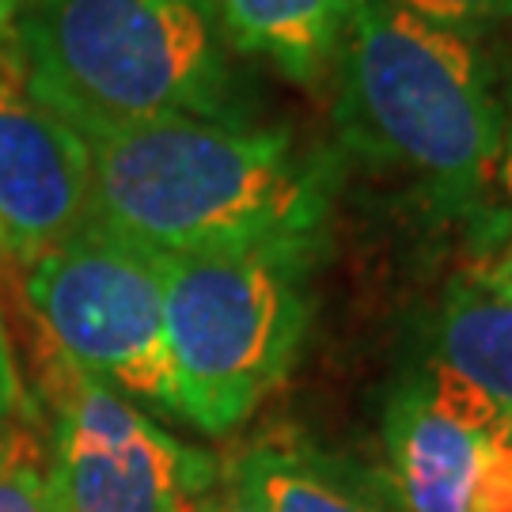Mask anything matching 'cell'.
<instances>
[{"label": "cell", "instance_id": "6da1fadb", "mask_svg": "<svg viewBox=\"0 0 512 512\" xmlns=\"http://www.w3.org/2000/svg\"><path fill=\"white\" fill-rule=\"evenodd\" d=\"M95 224L156 255L281 251L327 236L330 167L293 133L255 122L167 118L84 137Z\"/></svg>", "mask_w": 512, "mask_h": 512}, {"label": "cell", "instance_id": "7a4b0ae2", "mask_svg": "<svg viewBox=\"0 0 512 512\" xmlns=\"http://www.w3.org/2000/svg\"><path fill=\"white\" fill-rule=\"evenodd\" d=\"M338 126L357 152L418 179L448 213H478L494 194L497 76L463 31L395 0H349Z\"/></svg>", "mask_w": 512, "mask_h": 512}, {"label": "cell", "instance_id": "3957f363", "mask_svg": "<svg viewBox=\"0 0 512 512\" xmlns=\"http://www.w3.org/2000/svg\"><path fill=\"white\" fill-rule=\"evenodd\" d=\"M16 46L35 95L80 137L167 118L247 122L198 0H27Z\"/></svg>", "mask_w": 512, "mask_h": 512}, {"label": "cell", "instance_id": "277c9868", "mask_svg": "<svg viewBox=\"0 0 512 512\" xmlns=\"http://www.w3.org/2000/svg\"><path fill=\"white\" fill-rule=\"evenodd\" d=\"M179 418L228 437L293 372L308 338V262L281 251L160 255Z\"/></svg>", "mask_w": 512, "mask_h": 512}, {"label": "cell", "instance_id": "5b68a950", "mask_svg": "<svg viewBox=\"0 0 512 512\" xmlns=\"http://www.w3.org/2000/svg\"><path fill=\"white\" fill-rule=\"evenodd\" d=\"M27 300L57 357L133 406L179 418L156 251L92 220L27 266Z\"/></svg>", "mask_w": 512, "mask_h": 512}, {"label": "cell", "instance_id": "8992f818", "mask_svg": "<svg viewBox=\"0 0 512 512\" xmlns=\"http://www.w3.org/2000/svg\"><path fill=\"white\" fill-rule=\"evenodd\" d=\"M46 490L54 512H190L217 463L160 429L141 406L57 357Z\"/></svg>", "mask_w": 512, "mask_h": 512}, {"label": "cell", "instance_id": "52a82bcc", "mask_svg": "<svg viewBox=\"0 0 512 512\" xmlns=\"http://www.w3.org/2000/svg\"><path fill=\"white\" fill-rule=\"evenodd\" d=\"M403 512H512V414L452 368H425L387 410Z\"/></svg>", "mask_w": 512, "mask_h": 512}, {"label": "cell", "instance_id": "ba28073f", "mask_svg": "<svg viewBox=\"0 0 512 512\" xmlns=\"http://www.w3.org/2000/svg\"><path fill=\"white\" fill-rule=\"evenodd\" d=\"M92 220L88 141L35 95L16 31L0 35V258L27 270Z\"/></svg>", "mask_w": 512, "mask_h": 512}, {"label": "cell", "instance_id": "9c48e42d", "mask_svg": "<svg viewBox=\"0 0 512 512\" xmlns=\"http://www.w3.org/2000/svg\"><path fill=\"white\" fill-rule=\"evenodd\" d=\"M220 42L262 57L296 84H323L338 65L349 0H198Z\"/></svg>", "mask_w": 512, "mask_h": 512}, {"label": "cell", "instance_id": "30bf717a", "mask_svg": "<svg viewBox=\"0 0 512 512\" xmlns=\"http://www.w3.org/2000/svg\"><path fill=\"white\" fill-rule=\"evenodd\" d=\"M224 475L266 512H403L338 459L285 440L251 444Z\"/></svg>", "mask_w": 512, "mask_h": 512}, {"label": "cell", "instance_id": "8fae6325", "mask_svg": "<svg viewBox=\"0 0 512 512\" xmlns=\"http://www.w3.org/2000/svg\"><path fill=\"white\" fill-rule=\"evenodd\" d=\"M437 365L512 414V293L486 274L456 281L437 323Z\"/></svg>", "mask_w": 512, "mask_h": 512}, {"label": "cell", "instance_id": "7c38bea8", "mask_svg": "<svg viewBox=\"0 0 512 512\" xmlns=\"http://www.w3.org/2000/svg\"><path fill=\"white\" fill-rule=\"evenodd\" d=\"M0 512H54L46 490V456L23 421L0 425Z\"/></svg>", "mask_w": 512, "mask_h": 512}, {"label": "cell", "instance_id": "4fadbf2b", "mask_svg": "<svg viewBox=\"0 0 512 512\" xmlns=\"http://www.w3.org/2000/svg\"><path fill=\"white\" fill-rule=\"evenodd\" d=\"M406 12L463 31L471 23H494V19H512V0H395Z\"/></svg>", "mask_w": 512, "mask_h": 512}, {"label": "cell", "instance_id": "5bb4252c", "mask_svg": "<svg viewBox=\"0 0 512 512\" xmlns=\"http://www.w3.org/2000/svg\"><path fill=\"white\" fill-rule=\"evenodd\" d=\"M497 167H494V194L501 198V213H505V232L512 239V61L505 76H497Z\"/></svg>", "mask_w": 512, "mask_h": 512}, {"label": "cell", "instance_id": "9a60e30c", "mask_svg": "<svg viewBox=\"0 0 512 512\" xmlns=\"http://www.w3.org/2000/svg\"><path fill=\"white\" fill-rule=\"evenodd\" d=\"M23 384H19V368L12 357V342H8V330L0 319V425H12L23 418Z\"/></svg>", "mask_w": 512, "mask_h": 512}, {"label": "cell", "instance_id": "2e32d148", "mask_svg": "<svg viewBox=\"0 0 512 512\" xmlns=\"http://www.w3.org/2000/svg\"><path fill=\"white\" fill-rule=\"evenodd\" d=\"M190 512H266V509L255 505V501L243 494L228 475H220L217 486H213L209 494L198 497V505H194Z\"/></svg>", "mask_w": 512, "mask_h": 512}, {"label": "cell", "instance_id": "e0dca14e", "mask_svg": "<svg viewBox=\"0 0 512 512\" xmlns=\"http://www.w3.org/2000/svg\"><path fill=\"white\" fill-rule=\"evenodd\" d=\"M27 0H0V35H12L16 31V19L23 12Z\"/></svg>", "mask_w": 512, "mask_h": 512}, {"label": "cell", "instance_id": "ac0fdd59", "mask_svg": "<svg viewBox=\"0 0 512 512\" xmlns=\"http://www.w3.org/2000/svg\"><path fill=\"white\" fill-rule=\"evenodd\" d=\"M486 274L494 277V281H501V285H505V289L512 293V255L505 258V262H497V266H490Z\"/></svg>", "mask_w": 512, "mask_h": 512}]
</instances>
